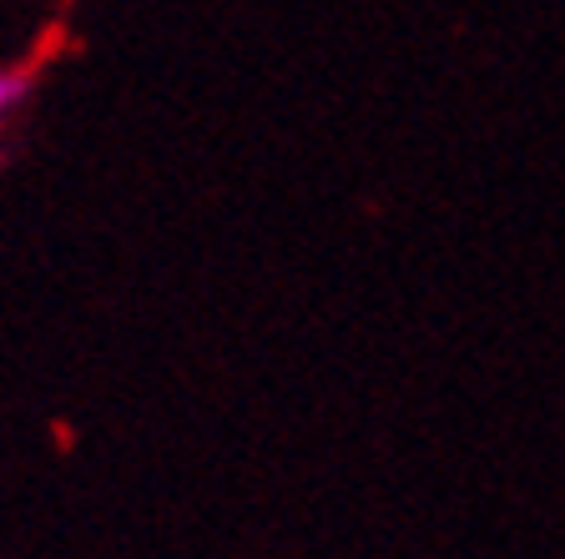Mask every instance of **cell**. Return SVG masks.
Listing matches in <instances>:
<instances>
[{"instance_id": "6da1fadb", "label": "cell", "mask_w": 565, "mask_h": 559, "mask_svg": "<svg viewBox=\"0 0 565 559\" xmlns=\"http://www.w3.org/2000/svg\"><path fill=\"white\" fill-rule=\"evenodd\" d=\"M51 56H56V35L46 41V51H31L25 61H6V66H0V131H6L25 111V101L35 96L41 71L51 66Z\"/></svg>"}]
</instances>
